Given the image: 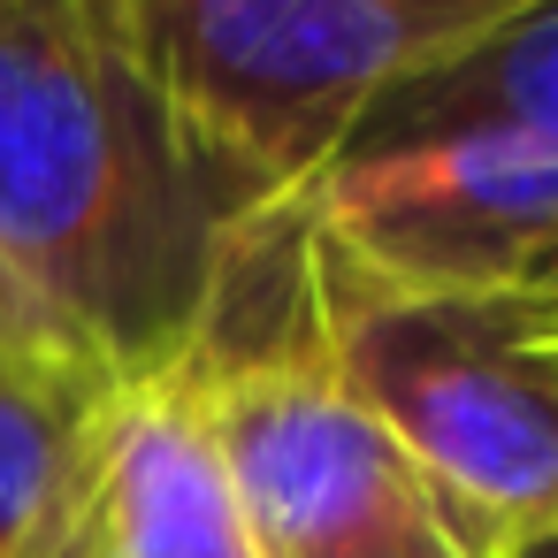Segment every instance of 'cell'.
Listing matches in <instances>:
<instances>
[{"label":"cell","mask_w":558,"mask_h":558,"mask_svg":"<svg viewBox=\"0 0 558 558\" xmlns=\"http://www.w3.org/2000/svg\"><path fill=\"white\" fill-rule=\"evenodd\" d=\"M283 207L138 62L116 0L0 9V260L123 383H169Z\"/></svg>","instance_id":"1"},{"label":"cell","mask_w":558,"mask_h":558,"mask_svg":"<svg viewBox=\"0 0 558 558\" xmlns=\"http://www.w3.org/2000/svg\"><path fill=\"white\" fill-rule=\"evenodd\" d=\"M337 383L413 459L459 558L558 527V322L527 291H390L314 238Z\"/></svg>","instance_id":"2"},{"label":"cell","mask_w":558,"mask_h":558,"mask_svg":"<svg viewBox=\"0 0 558 558\" xmlns=\"http://www.w3.org/2000/svg\"><path fill=\"white\" fill-rule=\"evenodd\" d=\"M520 0H116L169 100L268 192L299 199L352 123L466 54Z\"/></svg>","instance_id":"3"},{"label":"cell","mask_w":558,"mask_h":558,"mask_svg":"<svg viewBox=\"0 0 558 558\" xmlns=\"http://www.w3.org/2000/svg\"><path fill=\"white\" fill-rule=\"evenodd\" d=\"M260 558H459L413 459L337 383L322 329L184 367Z\"/></svg>","instance_id":"4"},{"label":"cell","mask_w":558,"mask_h":558,"mask_svg":"<svg viewBox=\"0 0 558 558\" xmlns=\"http://www.w3.org/2000/svg\"><path fill=\"white\" fill-rule=\"evenodd\" d=\"M299 199L314 238L390 291H520L558 238V138H451L329 161Z\"/></svg>","instance_id":"5"},{"label":"cell","mask_w":558,"mask_h":558,"mask_svg":"<svg viewBox=\"0 0 558 558\" xmlns=\"http://www.w3.org/2000/svg\"><path fill=\"white\" fill-rule=\"evenodd\" d=\"M85 558H260L184 375L116 398L77 505Z\"/></svg>","instance_id":"6"},{"label":"cell","mask_w":558,"mask_h":558,"mask_svg":"<svg viewBox=\"0 0 558 558\" xmlns=\"http://www.w3.org/2000/svg\"><path fill=\"white\" fill-rule=\"evenodd\" d=\"M451 138H558V0H520L466 54L390 85L337 161H383Z\"/></svg>","instance_id":"7"},{"label":"cell","mask_w":558,"mask_h":558,"mask_svg":"<svg viewBox=\"0 0 558 558\" xmlns=\"http://www.w3.org/2000/svg\"><path fill=\"white\" fill-rule=\"evenodd\" d=\"M116 398L85 352H0V558H39L77 520Z\"/></svg>","instance_id":"8"},{"label":"cell","mask_w":558,"mask_h":558,"mask_svg":"<svg viewBox=\"0 0 558 558\" xmlns=\"http://www.w3.org/2000/svg\"><path fill=\"white\" fill-rule=\"evenodd\" d=\"M0 352H85L62 322H54V306L0 260ZM93 360V352H85Z\"/></svg>","instance_id":"9"},{"label":"cell","mask_w":558,"mask_h":558,"mask_svg":"<svg viewBox=\"0 0 558 558\" xmlns=\"http://www.w3.org/2000/svg\"><path fill=\"white\" fill-rule=\"evenodd\" d=\"M520 291H527V299H535V306H543V314L558 322V238H550V245L535 253V268L520 276Z\"/></svg>","instance_id":"10"},{"label":"cell","mask_w":558,"mask_h":558,"mask_svg":"<svg viewBox=\"0 0 558 558\" xmlns=\"http://www.w3.org/2000/svg\"><path fill=\"white\" fill-rule=\"evenodd\" d=\"M512 558H558V527H543V535H527Z\"/></svg>","instance_id":"11"},{"label":"cell","mask_w":558,"mask_h":558,"mask_svg":"<svg viewBox=\"0 0 558 558\" xmlns=\"http://www.w3.org/2000/svg\"><path fill=\"white\" fill-rule=\"evenodd\" d=\"M39 558H85V550H77V520H70V527H62V535H54Z\"/></svg>","instance_id":"12"},{"label":"cell","mask_w":558,"mask_h":558,"mask_svg":"<svg viewBox=\"0 0 558 558\" xmlns=\"http://www.w3.org/2000/svg\"><path fill=\"white\" fill-rule=\"evenodd\" d=\"M0 9H16V0H0Z\"/></svg>","instance_id":"13"}]
</instances>
